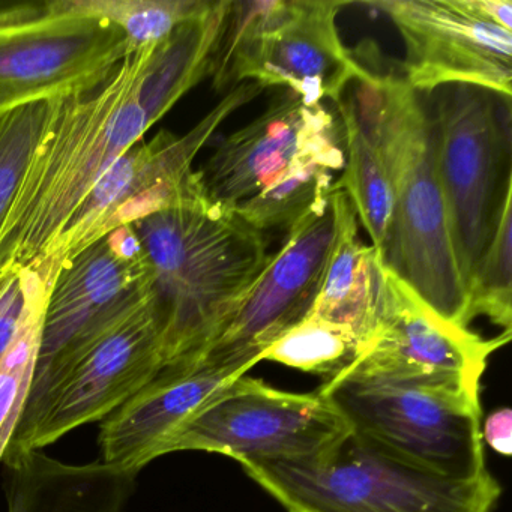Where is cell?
Masks as SVG:
<instances>
[{
  "instance_id": "cell-1",
  "label": "cell",
  "mask_w": 512,
  "mask_h": 512,
  "mask_svg": "<svg viewBox=\"0 0 512 512\" xmlns=\"http://www.w3.org/2000/svg\"><path fill=\"white\" fill-rule=\"evenodd\" d=\"M157 46L137 49L97 91L50 103L0 227V274L41 268L101 176L151 130L140 91Z\"/></svg>"
},
{
  "instance_id": "cell-2",
  "label": "cell",
  "mask_w": 512,
  "mask_h": 512,
  "mask_svg": "<svg viewBox=\"0 0 512 512\" xmlns=\"http://www.w3.org/2000/svg\"><path fill=\"white\" fill-rule=\"evenodd\" d=\"M376 128L392 184L383 266L446 322L467 328V293L449 236L430 115L403 77L362 65L352 80Z\"/></svg>"
},
{
  "instance_id": "cell-3",
  "label": "cell",
  "mask_w": 512,
  "mask_h": 512,
  "mask_svg": "<svg viewBox=\"0 0 512 512\" xmlns=\"http://www.w3.org/2000/svg\"><path fill=\"white\" fill-rule=\"evenodd\" d=\"M346 164L337 110L286 91L199 170L206 196L259 232L292 229L328 202Z\"/></svg>"
},
{
  "instance_id": "cell-4",
  "label": "cell",
  "mask_w": 512,
  "mask_h": 512,
  "mask_svg": "<svg viewBox=\"0 0 512 512\" xmlns=\"http://www.w3.org/2000/svg\"><path fill=\"white\" fill-rule=\"evenodd\" d=\"M131 227L148 260L166 365L196 358L265 266V233L208 196Z\"/></svg>"
},
{
  "instance_id": "cell-5",
  "label": "cell",
  "mask_w": 512,
  "mask_h": 512,
  "mask_svg": "<svg viewBox=\"0 0 512 512\" xmlns=\"http://www.w3.org/2000/svg\"><path fill=\"white\" fill-rule=\"evenodd\" d=\"M164 367L163 329L149 292L77 335L37 371L5 457L40 451L103 421Z\"/></svg>"
},
{
  "instance_id": "cell-6",
  "label": "cell",
  "mask_w": 512,
  "mask_h": 512,
  "mask_svg": "<svg viewBox=\"0 0 512 512\" xmlns=\"http://www.w3.org/2000/svg\"><path fill=\"white\" fill-rule=\"evenodd\" d=\"M241 466L287 512H491L502 494L488 470L449 478L352 431L311 460Z\"/></svg>"
},
{
  "instance_id": "cell-7",
  "label": "cell",
  "mask_w": 512,
  "mask_h": 512,
  "mask_svg": "<svg viewBox=\"0 0 512 512\" xmlns=\"http://www.w3.org/2000/svg\"><path fill=\"white\" fill-rule=\"evenodd\" d=\"M346 2L248 0L227 4L211 58L215 91L253 80L284 86L305 104L337 101L362 70L344 47L337 16Z\"/></svg>"
},
{
  "instance_id": "cell-8",
  "label": "cell",
  "mask_w": 512,
  "mask_h": 512,
  "mask_svg": "<svg viewBox=\"0 0 512 512\" xmlns=\"http://www.w3.org/2000/svg\"><path fill=\"white\" fill-rule=\"evenodd\" d=\"M317 394L352 433L409 463L449 478H476L487 472L481 392L346 370L326 379Z\"/></svg>"
},
{
  "instance_id": "cell-9",
  "label": "cell",
  "mask_w": 512,
  "mask_h": 512,
  "mask_svg": "<svg viewBox=\"0 0 512 512\" xmlns=\"http://www.w3.org/2000/svg\"><path fill=\"white\" fill-rule=\"evenodd\" d=\"M511 98L470 85L440 88L430 115L449 236L464 286L512 199Z\"/></svg>"
},
{
  "instance_id": "cell-10",
  "label": "cell",
  "mask_w": 512,
  "mask_h": 512,
  "mask_svg": "<svg viewBox=\"0 0 512 512\" xmlns=\"http://www.w3.org/2000/svg\"><path fill=\"white\" fill-rule=\"evenodd\" d=\"M262 92L254 82L236 86L184 136L161 131L149 142L142 140L128 149L74 212L43 266L53 263L61 268L121 227L206 197L199 170L193 169L194 158L235 110Z\"/></svg>"
},
{
  "instance_id": "cell-11",
  "label": "cell",
  "mask_w": 512,
  "mask_h": 512,
  "mask_svg": "<svg viewBox=\"0 0 512 512\" xmlns=\"http://www.w3.org/2000/svg\"><path fill=\"white\" fill-rule=\"evenodd\" d=\"M100 17L56 2L0 7V116L29 104L91 94L136 52Z\"/></svg>"
},
{
  "instance_id": "cell-12",
  "label": "cell",
  "mask_w": 512,
  "mask_h": 512,
  "mask_svg": "<svg viewBox=\"0 0 512 512\" xmlns=\"http://www.w3.org/2000/svg\"><path fill=\"white\" fill-rule=\"evenodd\" d=\"M349 427L319 394L272 388L239 377L188 418L161 448V455L203 451L254 460H311L340 442Z\"/></svg>"
},
{
  "instance_id": "cell-13",
  "label": "cell",
  "mask_w": 512,
  "mask_h": 512,
  "mask_svg": "<svg viewBox=\"0 0 512 512\" xmlns=\"http://www.w3.org/2000/svg\"><path fill=\"white\" fill-rule=\"evenodd\" d=\"M406 46L404 80L415 92L470 85L511 98L512 2L377 0Z\"/></svg>"
},
{
  "instance_id": "cell-14",
  "label": "cell",
  "mask_w": 512,
  "mask_h": 512,
  "mask_svg": "<svg viewBox=\"0 0 512 512\" xmlns=\"http://www.w3.org/2000/svg\"><path fill=\"white\" fill-rule=\"evenodd\" d=\"M331 197L284 235L265 266L242 293L211 343L199 356L250 371L263 353L313 308L334 244Z\"/></svg>"
},
{
  "instance_id": "cell-15",
  "label": "cell",
  "mask_w": 512,
  "mask_h": 512,
  "mask_svg": "<svg viewBox=\"0 0 512 512\" xmlns=\"http://www.w3.org/2000/svg\"><path fill=\"white\" fill-rule=\"evenodd\" d=\"M511 341V332L485 340L446 322L403 280L383 266L379 325L347 370L388 379L451 383L481 392L491 353Z\"/></svg>"
},
{
  "instance_id": "cell-16",
  "label": "cell",
  "mask_w": 512,
  "mask_h": 512,
  "mask_svg": "<svg viewBox=\"0 0 512 512\" xmlns=\"http://www.w3.org/2000/svg\"><path fill=\"white\" fill-rule=\"evenodd\" d=\"M149 292L148 260L131 226L62 263L50 287L37 371L77 335Z\"/></svg>"
},
{
  "instance_id": "cell-17",
  "label": "cell",
  "mask_w": 512,
  "mask_h": 512,
  "mask_svg": "<svg viewBox=\"0 0 512 512\" xmlns=\"http://www.w3.org/2000/svg\"><path fill=\"white\" fill-rule=\"evenodd\" d=\"M248 374L205 356L166 365L101 425L103 463L137 475L188 418Z\"/></svg>"
},
{
  "instance_id": "cell-18",
  "label": "cell",
  "mask_w": 512,
  "mask_h": 512,
  "mask_svg": "<svg viewBox=\"0 0 512 512\" xmlns=\"http://www.w3.org/2000/svg\"><path fill=\"white\" fill-rule=\"evenodd\" d=\"M331 202L337 230L319 293L308 316L349 329L364 350L379 325L383 263L376 248L362 242L358 215L347 194L334 191Z\"/></svg>"
},
{
  "instance_id": "cell-19",
  "label": "cell",
  "mask_w": 512,
  "mask_h": 512,
  "mask_svg": "<svg viewBox=\"0 0 512 512\" xmlns=\"http://www.w3.org/2000/svg\"><path fill=\"white\" fill-rule=\"evenodd\" d=\"M344 130L346 164L332 191L347 194L371 245L382 256L392 214V184L376 128L352 82L335 101Z\"/></svg>"
},
{
  "instance_id": "cell-20",
  "label": "cell",
  "mask_w": 512,
  "mask_h": 512,
  "mask_svg": "<svg viewBox=\"0 0 512 512\" xmlns=\"http://www.w3.org/2000/svg\"><path fill=\"white\" fill-rule=\"evenodd\" d=\"M229 0L209 7L181 23L155 47L140 91V106L149 128L164 118L175 104L209 77L212 52L220 35Z\"/></svg>"
},
{
  "instance_id": "cell-21",
  "label": "cell",
  "mask_w": 512,
  "mask_h": 512,
  "mask_svg": "<svg viewBox=\"0 0 512 512\" xmlns=\"http://www.w3.org/2000/svg\"><path fill=\"white\" fill-rule=\"evenodd\" d=\"M55 275V271L50 272L35 287L19 328L0 358V463L31 394L40 358L44 314Z\"/></svg>"
},
{
  "instance_id": "cell-22",
  "label": "cell",
  "mask_w": 512,
  "mask_h": 512,
  "mask_svg": "<svg viewBox=\"0 0 512 512\" xmlns=\"http://www.w3.org/2000/svg\"><path fill=\"white\" fill-rule=\"evenodd\" d=\"M59 8L100 17L124 32L136 49L160 44L181 23L205 11L209 0H56Z\"/></svg>"
},
{
  "instance_id": "cell-23",
  "label": "cell",
  "mask_w": 512,
  "mask_h": 512,
  "mask_svg": "<svg viewBox=\"0 0 512 512\" xmlns=\"http://www.w3.org/2000/svg\"><path fill=\"white\" fill-rule=\"evenodd\" d=\"M362 352L361 341L343 326L307 316L275 341L262 361H274L305 373L331 379L355 364Z\"/></svg>"
},
{
  "instance_id": "cell-24",
  "label": "cell",
  "mask_w": 512,
  "mask_h": 512,
  "mask_svg": "<svg viewBox=\"0 0 512 512\" xmlns=\"http://www.w3.org/2000/svg\"><path fill=\"white\" fill-rule=\"evenodd\" d=\"M503 211L496 233L467 284L466 322L485 316L511 332L512 325V212Z\"/></svg>"
},
{
  "instance_id": "cell-25",
  "label": "cell",
  "mask_w": 512,
  "mask_h": 512,
  "mask_svg": "<svg viewBox=\"0 0 512 512\" xmlns=\"http://www.w3.org/2000/svg\"><path fill=\"white\" fill-rule=\"evenodd\" d=\"M50 103L29 104L0 116V227L43 133Z\"/></svg>"
},
{
  "instance_id": "cell-26",
  "label": "cell",
  "mask_w": 512,
  "mask_h": 512,
  "mask_svg": "<svg viewBox=\"0 0 512 512\" xmlns=\"http://www.w3.org/2000/svg\"><path fill=\"white\" fill-rule=\"evenodd\" d=\"M52 268L11 269L0 274V358L10 346L35 287Z\"/></svg>"
},
{
  "instance_id": "cell-27",
  "label": "cell",
  "mask_w": 512,
  "mask_h": 512,
  "mask_svg": "<svg viewBox=\"0 0 512 512\" xmlns=\"http://www.w3.org/2000/svg\"><path fill=\"white\" fill-rule=\"evenodd\" d=\"M512 412L508 407L493 410L481 425L482 440L497 454L511 455Z\"/></svg>"
},
{
  "instance_id": "cell-28",
  "label": "cell",
  "mask_w": 512,
  "mask_h": 512,
  "mask_svg": "<svg viewBox=\"0 0 512 512\" xmlns=\"http://www.w3.org/2000/svg\"><path fill=\"white\" fill-rule=\"evenodd\" d=\"M5 2H0V7H4Z\"/></svg>"
}]
</instances>
